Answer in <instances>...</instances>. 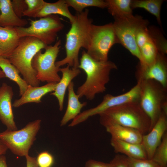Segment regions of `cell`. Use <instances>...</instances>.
<instances>
[{
    "label": "cell",
    "instance_id": "6da1fadb",
    "mask_svg": "<svg viewBox=\"0 0 167 167\" xmlns=\"http://www.w3.org/2000/svg\"><path fill=\"white\" fill-rule=\"evenodd\" d=\"M78 68L85 72L87 77L84 83L78 88L76 94L79 98L84 96L91 101L96 95L105 91L110 72L117 69V67L111 61H96L84 50L82 52Z\"/></svg>",
    "mask_w": 167,
    "mask_h": 167
},
{
    "label": "cell",
    "instance_id": "7a4b0ae2",
    "mask_svg": "<svg viewBox=\"0 0 167 167\" xmlns=\"http://www.w3.org/2000/svg\"><path fill=\"white\" fill-rule=\"evenodd\" d=\"M89 11L88 9H85L81 12H76L75 21L66 34V57L56 62L57 67L67 64L70 67L78 68L80 49L83 48L87 50L90 44L92 20L88 18Z\"/></svg>",
    "mask_w": 167,
    "mask_h": 167
},
{
    "label": "cell",
    "instance_id": "3957f363",
    "mask_svg": "<svg viewBox=\"0 0 167 167\" xmlns=\"http://www.w3.org/2000/svg\"><path fill=\"white\" fill-rule=\"evenodd\" d=\"M101 124L113 122L135 129L143 135L151 130V121L139 102H130L108 109L99 114Z\"/></svg>",
    "mask_w": 167,
    "mask_h": 167
},
{
    "label": "cell",
    "instance_id": "277c9868",
    "mask_svg": "<svg viewBox=\"0 0 167 167\" xmlns=\"http://www.w3.org/2000/svg\"><path fill=\"white\" fill-rule=\"evenodd\" d=\"M47 45L32 36L21 37L19 42L7 58L18 70L28 85L39 86L40 83L36 78V73L32 62L35 55Z\"/></svg>",
    "mask_w": 167,
    "mask_h": 167
},
{
    "label": "cell",
    "instance_id": "5b68a950",
    "mask_svg": "<svg viewBox=\"0 0 167 167\" xmlns=\"http://www.w3.org/2000/svg\"><path fill=\"white\" fill-rule=\"evenodd\" d=\"M113 25L119 43L127 49L139 60V64L143 63L140 50L136 42L137 32L141 28L147 27L148 21L141 16L133 15L114 17Z\"/></svg>",
    "mask_w": 167,
    "mask_h": 167
},
{
    "label": "cell",
    "instance_id": "8992f818",
    "mask_svg": "<svg viewBox=\"0 0 167 167\" xmlns=\"http://www.w3.org/2000/svg\"><path fill=\"white\" fill-rule=\"evenodd\" d=\"M138 80L140 82L139 104L150 120L151 130L161 115L163 105L167 102L166 89L154 80Z\"/></svg>",
    "mask_w": 167,
    "mask_h": 167
},
{
    "label": "cell",
    "instance_id": "52a82bcc",
    "mask_svg": "<svg viewBox=\"0 0 167 167\" xmlns=\"http://www.w3.org/2000/svg\"><path fill=\"white\" fill-rule=\"evenodd\" d=\"M41 122L40 119L35 120L19 130L7 129L0 132V140L14 154L25 156L36 139Z\"/></svg>",
    "mask_w": 167,
    "mask_h": 167
},
{
    "label": "cell",
    "instance_id": "ba28073f",
    "mask_svg": "<svg viewBox=\"0 0 167 167\" xmlns=\"http://www.w3.org/2000/svg\"><path fill=\"white\" fill-rule=\"evenodd\" d=\"M30 26L27 28L15 27L20 37H35L46 45L55 42L58 33L64 27L62 19L57 15H50L36 20H30Z\"/></svg>",
    "mask_w": 167,
    "mask_h": 167
},
{
    "label": "cell",
    "instance_id": "9c48e42d",
    "mask_svg": "<svg viewBox=\"0 0 167 167\" xmlns=\"http://www.w3.org/2000/svg\"><path fill=\"white\" fill-rule=\"evenodd\" d=\"M61 44L59 40L53 45H47L44 53L39 51L33 58L32 65L36 73L37 79L40 82L58 83L60 81L58 74L60 68L56 66L55 61Z\"/></svg>",
    "mask_w": 167,
    "mask_h": 167
},
{
    "label": "cell",
    "instance_id": "30bf717a",
    "mask_svg": "<svg viewBox=\"0 0 167 167\" xmlns=\"http://www.w3.org/2000/svg\"><path fill=\"white\" fill-rule=\"evenodd\" d=\"M119 43L111 23L102 25L92 24L90 33V42L87 53L97 61L108 60V54L111 47Z\"/></svg>",
    "mask_w": 167,
    "mask_h": 167
},
{
    "label": "cell",
    "instance_id": "8fae6325",
    "mask_svg": "<svg viewBox=\"0 0 167 167\" xmlns=\"http://www.w3.org/2000/svg\"><path fill=\"white\" fill-rule=\"evenodd\" d=\"M140 91V82L137 80L136 84L124 93L116 96L107 94L98 105L81 112L72 120L68 126H75L85 121L90 117L99 115L110 108L128 103L139 102Z\"/></svg>",
    "mask_w": 167,
    "mask_h": 167
},
{
    "label": "cell",
    "instance_id": "7c38bea8",
    "mask_svg": "<svg viewBox=\"0 0 167 167\" xmlns=\"http://www.w3.org/2000/svg\"><path fill=\"white\" fill-rule=\"evenodd\" d=\"M165 54L158 52L154 62L148 65L139 64L136 75L137 79L152 80L167 87V62Z\"/></svg>",
    "mask_w": 167,
    "mask_h": 167
},
{
    "label": "cell",
    "instance_id": "4fadbf2b",
    "mask_svg": "<svg viewBox=\"0 0 167 167\" xmlns=\"http://www.w3.org/2000/svg\"><path fill=\"white\" fill-rule=\"evenodd\" d=\"M167 129V114L162 111L157 121L147 134L143 135L141 143L148 159H151Z\"/></svg>",
    "mask_w": 167,
    "mask_h": 167
},
{
    "label": "cell",
    "instance_id": "5bb4252c",
    "mask_svg": "<svg viewBox=\"0 0 167 167\" xmlns=\"http://www.w3.org/2000/svg\"><path fill=\"white\" fill-rule=\"evenodd\" d=\"M13 95L12 87L3 83L0 87V120L7 129L15 131L18 129L14 119L11 103Z\"/></svg>",
    "mask_w": 167,
    "mask_h": 167
},
{
    "label": "cell",
    "instance_id": "9a60e30c",
    "mask_svg": "<svg viewBox=\"0 0 167 167\" xmlns=\"http://www.w3.org/2000/svg\"><path fill=\"white\" fill-rule=\"evenodd\" d=\"M58 83H50L41 86H33L28 85V88L21 97L15 100L12 106L18 108L25 104L41 102L42 97L47 93L54 92Z\"/></svg>",
    "mask_w": 167,
    "mask_h": 167
},
{
    "label": "cell",
    "instance_id": "2e32d148",
    "mask_svg": "<svg viewBox=\"0 0 167 167\" xmlns=\"http://www.w3.org/2000/svg\"><path fill=\"white\" fill-rule=\"evenodd\" d=\"M111 135V138L133 143H141L143 135L138 131L113 122L101 124Z\"/></svg>",
    "mask_w": 167,
    "mask_h": 167
},
{
    "label": "cell",
    "instance_id": "e0dca14e",
    "mask_svg": "<svg viewBox=\"0 0 167 167\" xmlns=\"http://www.w3.org/2000/svg\"><path fill=\"white\" fill-rule=\"evenodd\" d=\"M59 71L62 73V77L57 83L54 91L50 94L56 97L58 102L59 109L62 111L66 89L72 79L79 75L81 71L79 68H71L68 65L63 68H60Z\"/></svg>",
    "mask_w": 167,
    "mask_h": 167
},
{
    "label": "cell",
    "instance_id": "ac0fdd59",
    "mask_svg": "<svg viewBox=\"0 0 167 167\" xmlns=\"http://www.w3.org/2000/svg\"><path fill=\"white\" fill-rule=\"evenodd\" d=\"M110 144L116 153L123 154L127 157L134 158L148 159L141 143H133L111 138Z\"/></svg>",
    "mask_w": 167,
    "mask_h": 167
},
{
    "label": "cell",
    "instance_id": "d6986e66",
    "mask_svg": "<svg viewBox=\"0 0 167 167\" xmlns=\"http://www.w3.org/2000/svg\"><path fill=\"white\" fill-rule=\"evenodd\" d=\"M15 27L0 26V52L7 58L18 45L20 39Z\"/></svg>",
    "mask_w": 167,
    "mask_h": 167
},
{
    "label": "cell",
    "instance_id": "ffe728a7",
    "mask_svg": "<svg viewBox=\"0 0 167 167\" xmlns=\"http://www.w3.org/2000/svg\"><path fill=\"white\" fill-rule=\"evenodd\" d=\"M74 87V83L72 81L67 88V105L60 122L61 126L65 125L70 121L74 119L81 113L82 109L87 104V102L81 103L80 102L79 96L75 92Z\"/></svg>",
    "mask_w": 167,
    "mask_h": 167
},
{
    "label": "cell",
    "instance_id": "44dd1931",
    "mask_svg": "<svg viewBox=\"0 0 167 167\" xmlns=\"http://www.w3.org/2000/svg\"><path fill=\"white\" fill-rule=\"evenodd\" d=\"M1 13L0 26L2 27H22L28 23L26 19L19 17L14 11L10 0H0Z\"/></svg>",
    "mask_w": 167,
    "mask_h": 167
},
{
    "label": "cell",
    "instance_id": "7402d4cb",
    "mask_svg": "<svg viewBox=\"0 0 167 167\" xmlns=\"http://www.w3.org/2000/svg\"><path fill=\"white\" fill-rule=\"evenodd\" d=\"M68 7L66 0H59L54 3L45 2L36 17L41 18L50 15H59L68 19L71 24L75 21V16L71 14Z\"/></svg>",
    "mask_w": 167,
    "mask_h": 167
},
{
    "label": "cell",
    "instance_id": "603a6c76",
    "mask_svg": "<svg viewBox=\"0 0 167 167\" xmlns=\"http://www.w3.org/2000/svg\"><path fill=\"white\" fill-rule=\"evenodd\" d=\"M0 67L6 77L14 81L18 84L19 88V95L21 96L27 89L28 85L20 77L18 70L7 59L2 56L0 57Z\"/></svg>",
    "mask_w": 167,
    "mask_h": 167
},
{
    "label": "cell",
    "instance_id": "cb8c5ba5",
    "mask_svg": "<svg viewBox=\"0 0 167 167\" xmlns=\"http://www.w3.org/2000/svg\"><path fill=\"white\" fill-rule=\"evenodd\" d=\"M108 11L113 17H123L132 15L131 0H106Z\"/></svg>",
    "mask_w": 167,
    "mask_h": 167
},
{
    "label": "cell",
    "instance_id": "d4e9b609",
    "mask_svg": "<svg viewBox=\"0 0 167 167\" xmlns=\"http://www.w3.org/2000/svg\"><path fill=\"white\" fill-rule=\"evenodd\" d=\"M163 0H131V6L132 9L143 8L155 16L159 25H161L160 12Z\"/></svg>",
    "mask_w": 167,
    "mask_h": 167
},
{
    "label": "cell",
    "instance_id": "484cf974",
    "mask_svg": "<svg viewBox=\"0 0 167 167\" xmlns=\"http://www.w3.org/2000/svg\"><path fill=\"white\" fill-rule=\"evenodd\" d=\"M143 60L142 65H148L155 60L159 52L157 47L150 37V39L139 49Z\"/></svg>",
    "mask_w": 167,
    "mask_h": 167
},
{
    "label": "cell",
    "instance_id": "4316f807",
    "mask_svg": "<svg viewBox=\"0 0 167 167\" xmlns=\"http://www.w3.org/2000/svg\"><path fill=\"white\" fill-rule=\"evenodd\" d=\"M68 6L72 7L76 12L80 13L87 7H96L101 8H107L105 1L102 0H66Z\"/></svg>",
    "mask_w": 167,
    "mask_h": 167
},
{
    "label": "cell",
    "instance_id": "83f0119b",
    "mask_svg": "<svg viewBox=\"0 0 167 167\" xmlns=\"http://www.w3.org/2000/svg\"><path fill=\"white\" fill-rule=\"evenodd\" d=\"M160 167H167V133L164 134L151 159Z\"/></svg>",
    "mask_w": 167,
    "mask_h": 167
},
{
    "label": "cell",
    "instance_id": "f1b7e54d",
    "mask_svg": "<svg viewBox=\"0 0 167 167\" xmlns=\"http://www.w3.org/2000/svg\"><path fill=\"white\" fill-rule=\"evenodd\" d=\"M150 37L156 44L158 52L165 54L167 53V41L159 30L153 27L148 28Z\"/></svg>",
    "mask_w": 167,
    "mask_h": 167
},
{
    "label": "cell",
    "instance_id": "f546056e",
    "mask_svg": "<svg viewBox=\"0 0 167 167\" xmlns=\"http://www.w3.org/2000/svg\"><path fill=\"white\" fill-rule=\"evenodd\" d=\"M27 9L23 13V16L36 18L44 5L45 1L43 0H25Z\"/></svg>",
    "mask_w": 167,
    "mask_h": 167
},
{
    "label": "cell",
    "instance_id": "4dcf8cb0",
    "mask_svg": "<svg viewBox=\"0 0 167 167\" xmlns=\"http://www.w3.org/2000/svg\"><path fill=\"white\" fill-rule=\"evenodd\" d=\"M129 167H160L152 159H135L123 155Z\"/></svg>",
    "mask_w": 167,
    "mask_h": 167
},
{
    "label": "cell",
    "instance_id": "1f68e13d",
    "mask_svg": "<svg viewBox=\"0 0 167 167\" xmlns=\"http://www.w3.org/2000/svg\"><path fill=\"white\" fill-rule=\"evenodd\" d=\"M36 160L39 167H52L54 161L53 155L47 151L40 153Z\"/></svg>",
    "mask_w": 167,
    "mask_h": 167
},
{
    "label": "cell",
    "instance_id": "d6a6232c",
    "mask_svg": "<svg viewBox=\"0 0 167 167\" xmlns=\"http://www.w3.org/2000/svg\"><path fill=\"white\" fill-rule=\"evenodd\" d=\"M150 39L147 27H143L137 32L136 36V42L139 49Z\"/></svg>",
    "mask_w": 167,
    "mask_h": 167
},
{
    "label": "cell",
    "instance_id": "836d02e7",
    "mask_svg": "<svg viewBox=\"0 0 167 167\" xmlns=\"http://www.w3.org/2000/svg\"><path fill=\"white\" fill-rule=\"evenodd\" d=\"M11 3L15 14L19 17L22 18L24 12L27 8L25 0H13L11 1Z\"/></svg>",
    "mask_w": 167,
    "mask_h": 167
},
{
    "label": "cell",
    "instance_id": "e575fe53",
    "mask_svg": "<svg viewBox=\"0 0 167 167\" xmlns=\"http://www.w3.org/2000/svg\"><path fill=\"white\" fill-rule=\"evenodd\" d=\"M85 167H115L110 162L106 163L94 160H89L86 161Z\"/></svg>",
    "mask_w": 167,
    "mask_h": 167
},
{
    "label": "cell",
    "instance_id": "d590c367",
    "mask_svg": "<svg viewBox=\"0 0 167 167\" xmlns=\"http://www.w3.org/2000/svg\"><path fill=\"white\" fill-rule=\"evenodd\" d=\"M115 167H129L123 158V155L118 154L110 162Z\"/></svg>",
    "mask_w": 167,
    "mask_h": 167
},
{
    "label": "cell",
    "instance_id": "8d00e7d4",
    "mask_svg": "<svg viewBox=\"0 0 167 167\" xmlns=\"http://www.w3.org/2000/svg\"><path fill=\"white\" fill-rule=\"evenodd\" d=\"M26 161V167H39L37 163L36 158L28 155L25 156Z\"/></svg>",
    "mask_w": 167,
    "mask_h": 167
},
{
    "label": "cell",
    "instance_id": "74e56055",
    "mask_svg": "<svg viewBox=\"0 0 167 167\" xmlns=\"http://www.w3.org/2000/svg\"><path fill=\"white\" fill-rule=\"evenodd\" d=\"M0 167H8L6 163V158L4 155L0 156Z\"/></svg>",
    "mask_w": 167,
    "mask_h": 167
},
{
    "label": "cell",
    "instance_id": "f35d334b",
    "mask_svg": "<svg viewBox=\"0 0 167 167\" xmlns=\"http://www.w3.org/2000/svg\"><path fill=\"white\" fill-rule=\"evenodd\" d=\"M8 149L7 148L0 140V156L5 155Z\"/></svg>",
    "mask_w": 167,
    "mask_h": 167
},
{
    "label": "cell",
    "instance_id": "ab89813d",
    "mask_svg": "<svg viewBox=\"0 0 167 167\" xmlns=\"http://www.w3.org/2000/svg\"><path fill=\"white\" fill-rule=\"evenodd\" d=\"M6 77L4 73L2 70H0V79Z\"/></svg>",
    "mask_w": 167,
    "mask_h": 167
},
{
    "label": "cell",
    "instance_id": "60d3db41",
    "mask_svg": "<svg viewBox=\"0 0 167 167\" xmlns=\"http://www.w3.org/2000/svg\"><path fill=\"white\" fill-rule=\"evenodd\" d=\"M1 4L0 2V11H1Z\"/></svg>",
    "mask_w": 167,
    "mask_h": 167
},
{
    "label": "cell",
    "instance_id": "b9f144b4",
    "mask_svg": "<svg viewBox=\"0 0 167 167\" xmlns=\"http://www.w3.org/2000/svg\"><path fill=\"white\" fill-rule=\"evenodd\" d=\"M0 56H1V53H0Z\"/></svg>",
    "mask_w": 167,
    "mask_h": 167
}]
</instances>
